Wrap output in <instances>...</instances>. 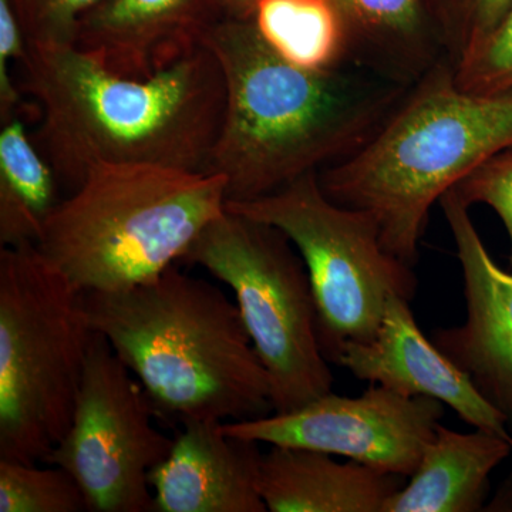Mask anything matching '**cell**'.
I'll return each instance as SVG.
<instances>
[{
  "mask_svg": "<svg viewBox=\"0 0 512 512\" xmlns=\"http://www.w3.org/2000/svg\"><path fill=\"white\" fill-rule=\"evenodd\" d=\"M201 45L224 76V120L205 173L227 180V201L265 197L355 156L410 90L355 63L308 70L286 62L254 19L224 16Z\"/></svg>",
  "mask_w": 512,
  "mask_h": 512,
  "instance_id": "1",
  "label": "cell"
},
{
  "mask_svg": "<svg viewBox=\"0 0 512 512\" xmlns=\"http://www.w3.org/2000/svg\"><path fill=\"white\" fill-rule=\"evenodd\" d=\"M22 92L39 104L35 144L73 192L94 164L204 171L220 136L225 83L205 46L146 79L111 72L74 45H29Z\"/></svg>",
  "mask_w": 512,
  "mask_h": 512,
  "instance_id": "2",
  "label": "cell"
},
{
  "mask_svg": "<svg viewBox=\"0 0 512 512\" xmlns=\"http://www.w3.org/2000/svg\"><path fill=\"white\" fill-rule=\"evenodd\" d=\"M82 302L157 414L228 423L274 413L268 372L237 302L218 286L175 264L124 291L83 293Z\"/></svg>",
  "mask_w": 512,
  "mask_h": 512,
  "instance_id": "3",
  "label": "cell"
},
{
  "mask_svg": "<svg viewBox=\"0 0 512 512\" xmlns=\"http://www.w3.org/2000/svg\"><path fill=\"white\" fill-rule=\"evenodd\" d=\"M510 148L512 92H463L444 59L410 87L362 150L323 168L319 180L336 204L369 212L384 248L413 266L433 205Z\"/></svg>",
  "mask_w": 512,
  "mask_h": 512,
  "instance_id": "4",
  "label": "cell"
},
{
  "mask_svg": "<svg viewBox=\"0 0 512 512\" xmlns=\"http://www.w3.org/2000/svg\"><path fill=\"white\" fill-rule=\"evenodd\" d=\"M225 210L222 175L157 164H94L49 215L36 247L82 295L124 291L181 261Z\"/></svg>",
  "mask_w": 512,
  "mask_h": 512,
  "instance_id": "5",
  "label": "cell"
},
{
  "mask_svg": "<svg viewBox=\"0 0 512 512\" xmlns=\"http://www.w3.org/2000/svg\"><path fill=\"white\" fill-rule=\"evenodd\" d=\"M93 332L36 244L0 249V460L37 464L63 439Z\"/></svg>",
  "mask_w": 512,
  "mask_h": 512,
  "instance_id": "6",
  "label": "cell"
},
{
  "mask_svg": "<svg viewBox=\"0 0 512 512\" xmlns=\"http://www.w3.org/2000/svg\"><path fill=\"white\" fill-rule=\"evenodd\" d=\"M235 293L239 312L272 386L274 413H288L332 392L320 349L311 279L281 229L225 210L185 251Z\"/></svg>",
  "mask_w": 512,
  "mask_h": 512,
  "instance_id": "7",
  "label": "cell"
},
{
  "mask_svg": "<svg viewBox=\"0 0 512 512\" xmlns=\"http://www.w3.org/2000/svg\"><path fill=\"white\" fill-rule=\"evenodd\" d=\"M227 210L281 229L298 249L315 296L320 349L335 363L349 342L375 338L392 296L412 301L417 278L384 248L369 212L330 200L319 171L249 201H227Z\"/></svg>",
  "mask_w": 512,
  "mask_h": 512,
  "instance_id": "8",
  "label": "cell"
},
{
  "mask_svg": "<svg viewBox=\"0 0 512 512\" xmlns=\"http://www.w3.org/2000/svg\"><path fill=\"white\" fill-rule=\"evenodd\" d=\"M154 414L143 384L93 332L72 423L43 463L72 474L89 511H153L150 471L174 443L156 429Z\"/></svg>",
  "mask_w": 512,
  "mask_h": 512,
  "instance_id": "9",
  "label": "cell"
},
{
  "mask_svg": "<svg viewBox=\"0 0 512 512\" xmlns=\"http://www.w3.org/2000/svg\"><path fill=\"white\" fill-rule=\"evenodd\" d=\"M443 416L440 400L370 384L359 397L330 392L293 412L228 421L221 429L238 439L322 451L410 478Z\"/></svg>",
  "mask_w": 512,
  "mask_h": 512,
  "instance_id": "10",
  "label": "cell"
},
{
  "mask_svg": "<svg viewBox=\"0 0 512 512\" xmlns=\"http://www.w3.org/2000/svg\"><path fill=\"white\" fill-rule=\"evenodd\" d=\"M440 204L463 269L467 320L436 330L433 343L512 420V272L495 264L453 188Z\"/></svg>",
  "mask_w": 512,
  "mask_h": 512,
  "instance_id": "11",
  "label": "cell"
},
{
  "mask_svg": "<svg viewBox=\"0 0 512 512\" xmlns=\"http://www.w3.org/2000/svg\"><path fill=\"white\" fill-rule=\"evenodd\" d=\"M410 301L392 296L375 338L349 342L336 357L359 380L382 384L404 396L440 400L476 429L511 439L507 414L477 389L471 377L421 332Z\"/></svg>",
  "mask_w": 512,
  "mask_h": 512,
  "instance_id": "12",
  "label": "cell"
},
{
  "mask_svg": "<svg viewBox=\"0 0 512 512\" xmlns=\"http://www.w3.org/2000/svg\"><path fill=\"white\" fill-rule=\"evenodd\" d=\"M221 18L218 0H104L84 16L73 45L113 73L146 79L201 46Z\"/></svg>",
  "mask_w": 512,
  "mask_h": 512,
  "instance_id": "13",
  "label": "cell"
},
{
  "mask_svg": "<svg viewBox=\"0 0 512 512\" xmlns=\"http://www.w3.org/2000/svg\"><path fill=\"white\" fill-rule=\"evenodd\" d=\"M170 454L150 471L158 512H265L258 491L262 453L220 421L185 420Z\"/></svg>",
  "mask_w": 512,
  "mask_h": 512,
  "instance_id": "14",
  "label": "cell"
},
{
  "mask_svg": "<svg viewBox=\"0 0 512 512\" xmlns=\"http://www.w3.org/2000/svg\"><path fill=\"white\" fill-rule=\"evenodd\" d=\"M404 480L298 447L271 446L258 468L259 495L271 512H383Z\"/></svg>",
  "mask_w": 512,
  "mask_h": 512,
  "instance_id": "15",
  "label": "cell"
},
{
  "mask_svg": "<svg viewBox=\"0 0 512 512\" xmlns=\"http://www.w3.org/2000/svg\"><path fill=\"white\" fill-rule=\"evenodd\" d=\"M346 62L412 87L447 59L426 0H332Z\"/></svg>",
  "mask_w": 512,
  "mask_h": 512,
  "instance_id": "16",
  "label": "cell"
},
{
  "mask_svg": "<svg viewBox=\"0 0 512 512\" xmlns=\"http://www.w3.org/2000/svg\"><path fill=\"white\" fill-rule=\"evenodd\" d=\"M512 440L493 431L474 433L439 426L410 481L383 512H474L487 497L490 474L510 456Z\"/></svg>",
  "mask_w": 512,
  "mask_h": 512,
  "instance_id": "17",
  "label": "cell"
},
{
  "mask_svg": "<svg viewBox=\"0 0 512 512\" xmlns=\"http://www.w3.org/2000/svg\"><path fill=\"white\" fill-rule=\"evenodd\" d=\"M53 168L19 116L0 130V245L36 244L60 200Z\"/></svg>",
  "mask_w": 512,
  "mask_h": 512,
  "instance_id": "18",
  "label": "cell"
},
{
  "mask_svg": "<svg viewBox=\"0 0 512 512\" xmlns=\"http://www.w3.org/2000/svg\"><path fill=\"white\" fill-rule=\"evenodd\" d=\"M254 23L286 62L325 70L346 62L345 33L332 0H259Z\"/></svg>",
  "mask_w": 512,
  "mask_h": 512,
  "instance_id": "19",
  "label": "cell"
},
{
  "mask_svg": "<svg viewBox=\"0 0 512 512\" xmlns=\"http://www.w3.org/2000/svg\"><path fill=\"white\" fill-rule=\"evenodd\" d=\"M89 511L86 495L62 467L0 460V512Z\"/></svg>",
  "mask_w": 512,
  "mask_h": 512,
  "instance_id": "20",
  "label": "cell"
},
{
  "mask_svg": "<svg viewBox=\"0 0 512 512\" xmlns=\"http://www.w3.org/2000/svg\"><path fill=\"white\" fill-rule=\"evenodd\" d=\"M453 76L463 92H512V3L497 26L453 64Z\"/></svg>",
  "mask_w": 512,
  "mask_h": 512,
  "instance_id": "21",
  "label": "cell"
},
{
  "mask_svg": "<svg viewBox=\"0 0 512 512\" xmlns=\"http://www.w3.org/2000/svg\"><path fill=\"white\" fill-rule=\"evenodd\" d=\"M104 0H10L29 45H73L80 22Z\"/></svg>",
  "mask_w": 512,
  "mask_h": 512,
  "instance_id": "22",
  "label": "cell"
},
{
  "mask_svg": "<svg viewBox=\"0 0 512 512\" xmlns=\"http://www.w3.org/2000/svg\"><path fill=\"white\" fill-rule=\"evenodd\" d=\"M511 3L512 0H447L436 23L451 64L497 26Z\"/></svg>",
  "mask_w": 512,
  "mask_h": 512,
  "instance_id": "23",
  "label": "cell"
},
{
  "mask_svg": "<svg viewBox=\"0 0 512 512\" xmlns=\"http://www.w3.org/2000/svg\"><path fill=\"white\" fill-rule=\"evenodd\" d=\"M453 190L468 207L488 205L500 217L510 238L512 266V148L485 161Z\"/></svg>",
  "mask_w": 512,
  "mask_h": 512,
  "instance_id": "24",
  "label": "cell"
},
{
  "mask_svg": "<svg viewBox=\"0 0 512 512\" xmlns=\"http://www.w3.org/2000/svg\"><path fill=\"white\" fill-rule=\"evenodd\" d=\"M28 39L10 0H0V121L18 116L22 89L13 80L12 64H19L28 53Z\"/></svg>",
  "mask_w": 512,
  "mask_h": 512,
  "instance_id": "25",
  "label": "cell"
},
{
  "mask_svg": "<svg viewBox=\"0 0 512 512\" xmlns=\"http://www.w3.org/2000/svg\"><path fill=\"white\" fill-rule=\"evenodd\" d=\"M224 16L235 19H254L259 0H218Z\"/></svg>",
  "mask_w": 512,
  "mask_h": 512,
  "instance_id": "26",
  "label": "cell"
}]
</instances>
